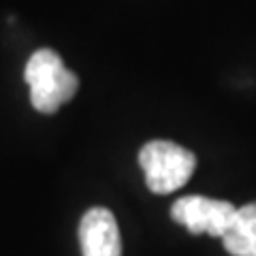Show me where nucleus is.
<instances>
[{
	"label": "nucleus",
	"mask_w": 256,
	"mask_h": 256,
	"mask_svg": "<svg viewBox=\"0 0 256 256\" xmlns=\"http://www.w3.org/2000/svg\"><path fill=\"white\" fill-rule=\"evenodd\" d=\"M30 88V102L41 114H56L79 90V79L54 50H38L30 56L24 70Z\"/></svg>",
	"instance_id": "f257e3e1"
},
{
	"label": "nucleus",
	"mask_w": 256,
	"mask_h": 256,
	"mask_svg": "<svg viewBox=\"0 0 256 256\" xmlns=\"http://www.w3.org/2000/svg\"><path fill=\"white\" fill-rule=\"evenodd\" d=\"M146 184L154 194H169L186 186L196 169V156L173 141H150L139 152Z\"/></svg>",
	"instance_id": "f03ea898"
},
{
	"label": "nucleus",
	"mask_w": 256,
	"mask_h": 256,
	"mask_svg": "<svg viewBox=\"0 0 256 256\" xmlns=\"http://www.w3.org/2000/svg\"><path fill=\"white\" fill-rule=\"evenodd\" d=\"M237 207L228 201L210 198L201 194L182 196L171 207V218L188 228L192 235H212L222 237L235 218Z\"/></svg>",
	"instance_id": "7ed1b4c3"
},
{
	"label": "nucleus",
	"mask_w": 256,
	"mask_h": 256,
	"mask_svg": "<svg viewBox=\"0 0 256 256\" xmlns=\"http://www.w3.org/2000/svg\"><path fill=\"white\" fill-rule=\"evenodd\" d=\"M82 256H122V237L116 216L107 207H92L79 222Z\"/></svg>",
	"instance_id": "20e7f679"
},
{
	"label": "nucleus",
	"mask_w": 256,
	"mask_h": 256,
	"mask_svg": "<svg viewBox=\"0 0 256 256\" xmlns=\"http://www.w3.org/2000/svg\"><path fill=\"white\" fill-rule=\"evenodd\" d=\"M220 239L228 254L256 256V203L239 207L230 226Z\"/></svg>",
	"instance_id": "39448f33"
}]
</instances>
